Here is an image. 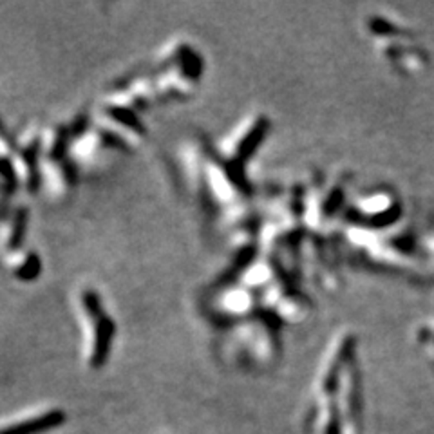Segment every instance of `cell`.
<instances>
[{
	"label": "cell",
	"mask_w": 434,
	"mask_h": 434,
	"mask_svg": "<svg viewBox=\"0 0 434 434\" xmlns=\"http://www.w3.org/2000/svg\"><path fill=\"white\" fill-rule=\"evenodd\" d=\"M94 326V351H92V366L94 367H102L107 360V354L111 351V344L112 339H114V331L116 326L112 322L111 317L107 315H102L98 317Z\"/></svg>",
	"instance_id": "6da1fadb"
},
{
	"label": "cell",
	"mask_w": 434,
	"mask_h": 434,
	"mask_svg": "<svg viewBox=\"0 0 434 434\" xmlns=\"http://www.w3.org/2000/svg\"><path fill=\"white\" fill-rule=\"evenodd\" d=\"M393 197L387 192H374V194L366 195L359 203V212L362 215H367L369 219H382V217H393Z\"/></svg>",
	"instance_id": "7a4b0ae2"
},
{
	"label": "cell",
	"mask_w": 434,
	"mask_h": 434,
	"mask_svg": "<svg viewBox=\"0 0 434 434\" xmlns=\"http://www.w3.org/2000/svg\"><path fill=\"white\" fill-rule=\"evenodd\" d=\"M64 422V414L60 411H51V413L38 416L29 422L18 423V425H11L8 429L0 430V434H40L42 430H49L53 427L60 425Z\"/></svg>",
	"instance_id": "3957f363"
},
{
	"label": "cell",
	"mask_w": 434,
	"mask_h": 434,
	"mask_svg": "<svg viewBox=\"0 0 434 434\" xmlns=\"http://www.w3.org/2000/svg\"><path fill=\"white\" fill-rule=\"evenodd\" d=\"M268 129H270V124H268V120L261 118V120L257 121L254 127H251V131L248 132L246 136H244V140L241 141L239 148H237V160H239V163L246 161L248 158L254 154L255 148L259 147L261 141L264 140V136H266Z\"/></svg>",
	"instance_id": "277c9868"
},
{
	"label": "cell",
	"mask_w": 434,
	"mask_h": 434,
	"mask_svg": "<svg viewBox=\"0 0 434 434\" xmlns=\"http://www.w3.org/2000/svg\"><path fill=\"white\" fill-rule=\"evenodd\" d=\"M180 60L183 64V71L185 75L190 76V78H200L201 71H203V62L197 55H195L192 49L188 48H181L180 49Z\"/></svg>",
	"instance_id": "5b68a950"
},
{
	"label": "cell",
	"mask_w": 434,
	"mask_h": 434,
	"mask_svg": "<svg viewBox=\"0 0 434 434\" xmlns=\"http://www.w3.org/2000/svg\"><path fill=\"white\" fill-rule=\"evenodd\" d=\"M107 112H109V116H111L112 120L120 121L121 125H127V127H131L132 131H136L138 134H145L143 124H141V121L136 118L134 112H131L129 109L111 107V109H107Z\"/></svg>",
	"instance_id": "8992f818"
},
{
	"label": "cell",
	"mask_w": 434,
	"mask_h": 434,
	"mask_svg": "<svg viewBox=\"0 0 434 434\" xmlns=\"http://www.w3.org/2000/svg\"><path fill=\"white\" fill-rule=\"evenodd\" d=\"M26 227H28V212L18 210V214H16L15 217V224H13V234H11V241H9V246L11 248L21 246L22 239H24Z\"/></svg>",
	"instance_id": "52a82bcc"
},
{
	"label": "cell",
	"mask_w": 434,
	"mask_h": 434,
	"mask_svg": "<svg viewBox=\"0 0 434 434\" xmlns=\"http://www.w3.org/2000/svg\"><path fill=\"white\" fill-rule=\"evenodd\" d=\"M82 303H84L85 311H87L89 315H91L92 319H98V317H102L104 315V306H102V300L100 297H98V293H94V291H85L84 295H82Z\"/></svg>",
	"instance_id": "ba28073f"
},
{
	"label": "cell",
	"mask_w": 434,
	"mask_h": 434,
	"mask_svg": "<svg viewBox=\"0 0 434 434\" xmlns=\"http://www.w3.org/2000/svg\"><path fill=\"white\" fill-rule=\"evenodd\" d=\"M40 270H42V264H40V261H38V257H36V255H29L28 261H26V263L18 268L16 273H18L21 279L29 281V279H35L36 275L40 273Z\"/></svg>",
	"instance_id": "9c48e42d"
},
{
	"label": "cell",
	"mask_w": 434,
	"mask_h": 434,
	"mask_svg": "<svg viewBox=\"0 0 434 434\" xmlns=\"http://www.w3.org/2000/svg\"><path fill=\"white\" fill-rule=\"evenodd\" d=\"M0 175H2V180L6 181V185H8V190H13L16 185V178H15V168H13L11 161L6 160V158H2L0 160Z\"/></svg>",
	"instance_id": "30bf717a"
},
{
	"label": "cell",
	"mask_w": 434,
	"mask_h": 434,
	"mask_svg": "<svg viewBox=\"0 0 434 434\" xmlns=\"http://www.w3.org/2000/svg\"><path fill=\"white\" fill-rule=\"evenodd\" d=\"M104 140L107 141L111 147H118V148H125V141L121 140V138H118L116 134H111V132H105L104 134Z\"/></svg>",
	"instance_id": "8fae6325"
},
{
	"label": "cell",
	"mask_w": 434,
	"mask_h": 434,
	"mask_svg": "<svg viewBox=\"0 0 434 434\" xmlns=\"http://www.w3.org/2000/svg\"><path fill=\"white\" fill-rule=\"evenodd\" d=\"M427 250H429V254L433 255V259H434V237H430L429 243H427Z\"/></svg>",
	"instance_id": "7c38bea8"
}]
</instances>
